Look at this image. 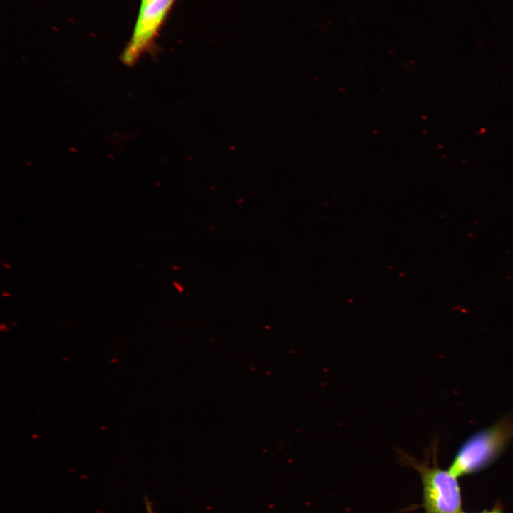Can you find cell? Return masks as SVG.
Segmentation results:
<instances>
[{"mask_svg": "<svg viewBox=\"0 0 513 513\" xmlns=\"http://www.w3.org/2000/svg\"><path fill=\"white\" fill-rule=\"evenodd\" d=\"M432 465H430L431 451L427 450L423 461L415 459L402 450H397L400 463L415 470L420 476L423 485L421 507L425 513H460L462 499L457 477L449 470L437 466V440L431 443Z\"/></svg>", "mask_w": 513, "mask_h": 513, "instance_id": "1", "label": "cell"}, {"mask_svg": "<svg viewBox=\"0 0 513 513\" xmlns=\"http://www.w3.org/2000/svg\"><path fill=\"white\" fill-rule=\"evenodd\" d=\"M513 439V415L469 437L460 446L448 470L456 477L491 464Z\"/></svg>", "mask_w": 513, "mask_h": 513, "instance_id": "2", "label": "cell"}, {"mask_svg": "<svg viewBox=\"0 0 513 513\" xmlns=\"http://www.w3.org/2000/svg\"><path fill=\"white\" fill-rule=\"evenodd\" d=\"M176 0H152L140 9L131 38L120 59L127 66L134 65L145 52L153 48L156 38Z\"/></svg>", "mask_w": 513, "mask_h": 513, "instance_id": "3", "label": "cell"}, {"mask_svg": "<svg viewBox=\"0 0 513 513\" xmlns=\"http://www.w3.org/2000/svg\"><path fill=\"white\" fill-rule=\"evenodd\" d=\"M460 513H465V512H460ZM478 513H504V512H503V511H502V509L501 508H499V507H494V508L492 509V510H489V511L485 510V511H483V512H478Z\"/></svg>", "mask_w": 513, "mask_h": 513, "instance_id": "4", "label": "cell"}, {"mask_svg": "<svg viewBox=\"0 0 513 513\" xmlns=\"http://www.w3.org/2000/svg\"><path fill=\"white\" fill-rule=\"evenodd\" d=\"M152 0H140V9H143L145 6H146L150 2H151Z\"/></svg>", "mask_w": 513, "mask_h": 513, "instance_id": "5", "label": "cell"}]
</instances>
